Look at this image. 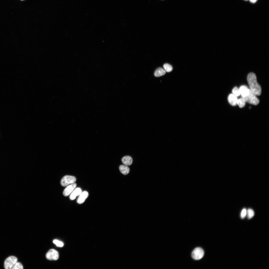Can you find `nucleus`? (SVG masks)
<instances>
[{"label": "nucleus", "instance_id": "obj_1", "mask_svg": "<svg viewBox=\"0 0 269 269\" xmlns=\"http://www.w3.org/2000/svg\"><path fill=\"white\" fill-rule=\"evenodd\" d=\"M239 89L242 97L246 102L255 105L259 103V99L246 86H241Z\"/></svg>", "mask_w": 269, "mask_h": 269}, {"label": "nucleus", "instance_id": "obj_2", "mask_svg": "<svg viewBox=\"0 0 269 269\" xmlns=\"http://www.w3.org/2000/svg\"><path fill=\"white\" fill-rule=\"evenodd\" d=\"M247 80L250 89L256 95H260L261 93V88L257 81L256 74L252 72L249 73L247 75Z\"/></svg>", "mask_w": 269, "mask_h": 269}, {"label": "nucleus", "instance_id": "obj_3", "mask_svg": "<svg viewBox=\"0 0 269 269\" xmlns=\"http://www.w3.org/2000/svg\"><path fill=\"white\" fill-rule=\"evenodd\" d=\"M17 259L14 256L7 258L4 262V267L6 269H10L17 262Z\"/></svg>", "mask_w": 269, "mask_h": 269}, {"label": "nucleus", "instance_id": "obj_4", "mask_svg": "<svg viewBox=\"0 0 269 269\" xmlns=\"http://www.w3.org/2000/svg\"><path fill=\"white\" fill-rule=\"evenodd\" d=\"M76 180L75 177L73 176L66 175L62 179L61 184L63 187L67 186L69 184L74 183Z\"/></svg>", "mask_w": 269, "mask_h": 269}, {"label": "nucleus", "instance_id": "obj_5", "mask_svg": "<svg viewBox=\"0 0 269 269\" xmlns=\"http://www.w3.org/2000/svg\"><path fill=\"white\" fill-rule=\"evenodd\" d=\"M204 252L201 248L197 247L195 248L192 253V258L195 260H199L201 259L203 256Z\"/></svg>", "mask_w": 269, "mask_h": 269}, {"label": "nucleus", "instance_id": "obj_6", "mask_svg": "<svg viewBox=\"0 0 269 269\" xmlns=\"http://www.w3.org/2000/svg\"><path fill=\"white\" fill-rule=\"evenodd\" d=\"M46 258L50 260H56L59 258L58 252L56 250L52 249H50L46 255Z\"/></svg>", "mask_w": 269, "mask_h": 269}, {"label": "nucleus", "instance_id": "obj_7", "mask_svg": "<svg viewBox=\"0 0 269 269\" xmlns=\"http://www.w3.org/2000/svg\"><path fill=\"white\" fill-rule=\"evenodd\" d=\"M76 186L75 183H73L68 186L64 190L63 195L65 196H67L69 195L73 191Z\"/></svg>", "mask_w": 269, "mask_h": 269}, {"label": "nucleus", "instance_id": "obj_8", "mask_svg": "<svg viewBox=\"0 0 269 269\" xmlns=\"http://www.w3.org/2000/svg\"><path fill=\"white\" fill-rule=\"evenodd\" d=\"M88 196V194L86 191H84L80 194L77 199V202L79 204L83 203Z\"/></svg>", "mask_w": 269, "mask_h": 269}, {"label": "nucleus", "instance_id": "obj_9", "mask_svg": "<svg viewBox=\"0 0 269 269\" xmlns=\"http://www.w3.org/2000/svg\"><path fill=\"white\" fill-rule=\"evenodd\" d=\"M237 97L232 94H230L228 97V102L230 105L233 106H235L237 104Z\"/></svg>", "mask_w": 269, "mask_h": 269}, {"label": "nucleus", "instance_id": "obj_10", "mask_svg": "<svg viewBox=\"0 0 269 269\" xmlns=\"http://www.w3.org/2000/svg\"><path fill=\"white\" fill-rule=\"evenodd\" d=\"M82 192L81 189L77 188L75 189L72 192L70 196V199L71 200H74L76 196L79 195Z\"/></svg>", "mask_w": 269, "mask_h": 269}, {"label": "nucleus", "instance_id": "obj_11", "mask_svg": "<svg viewBox=\"0 0 269 269\" xmlns=\"http://www.w3.org/2000/svg\"><path fill=\"white\" fill-rule=\"evenodd\" d=\"M122 161L124 165L129 166L132 164L133 162L132 158L129 156H124L122 159Z\"/></svg>", "mask_w": 269, "mask_h": 269}, {"label": "nucleus", "instance_id": "obj_12", "mask_svg": "<svg viewBox=\"0 0 269 269\" xmlns=\"http://www.w3.org/2000/svg\"><path fill=\"white\" fill-rule=\"evenodd\" d=\"M119 169L120 172L123 174L126 175L130 172V169L127 166L125 165H121L119 167Z\"/></svg>", "mask_w": 269, "mask_h": 269}, {"label": "nucleus", "instance_id": "obj_13", "mask_svg": "<svg viewBox=\"0 0 269 269\" xmlns=\"http://www.w3.org/2000/svg\"><path fill=\"white\" fill-rule=\"evenodd\" d=\"M166 71L164 69L162 68L159 67L155 70L154 75L155 77H158L164 75Z\"/></svg>", "mask_w": 269, "mask_h": 269}, {"label": "nucleus", "instance_id": "obj_14", "mask_svg": "<svg viewBox=\"0 0 269 269\" xmlns=\"http://www.w3.org/2000/svg\"><path fill=\"white\" fill-rule=\"evenodd\" d=\"M246 101L242 97L238 99L237 101V104L240 108L244 107L245 105Z\"/></svg>", "mask_w": 269, "mask_h": 269}, {"label": "nucleus", "instance_id": "obj_15", "mask_svg": "<svg viewBox=\"0 0 269 269\" xmlns=\"http://www.w3.org/2000/svg\"><path fill=\"white\" fill-rule=\"evenodd\" d=\"M163 67L165 71L167 72L171 71L173 69L172 66L170 64L167 63L164 64L163 65Z\"/></svg>", "mask_w": 269, "mask_h": 269}, {"label": "nucleus", "instance_id": "obj_16", "mask_svg": "<svg viewBox=\"0 0 269 269\" xmlns=\"http://www.w3.org/2000/svg\"><path fill=\"white\" fill-rule=\"evenodd\" d=\"M254 212L252 209L249 208L247 211L246 215L249 219L252 218L254 216Z\"/></svg>", "mask_w": 269, "mask_h": 269}, {"label": "nucleus", "instance_id": "obj_17", "mask_svg": "<svg viewBox=\"0 0 269 269\" xmlns=\"http://www.w3.org/2000/svg\"><path fill=\"white\" fill-rule=\"evenodd\" d=\"M232 93L237 97L239 96L240 94L239 89L237 87H235L232 90Z\"/></svg>", "mask_w": 269, "mask_h": 269}, {"label": "nucleus", "instance_id": "obj_18", "mask_svg": "<svg viewBox=\"0 0 269 269\" xmlns=\"http://www.w3.org/2000/svg\"><path fill=\"white\" fill-rule=\"evenodd\" d=\"M23 266L22 264L19 262H17L11 268L12 269H23Z\"/></svg>", "mask_w": 269, "mask_h": 269}, {"label": "nucleus", "instance_id": "obj_19", "mask_svg": "<svg viewBox=\"0 0 269 269\" xmlns=\"http://www.w3.org/2000/svg\"><path fill=\"white\" fill-rule=\"evenodd\" d=\"M53 242L57 246L62 247L64 245V244L62 242L57 240H54L53 241Z\"/></svg>", "mask_w": 269, "mask_h": 269}, {"label": "nucleus", "instance_id": "obj_20", "mask_svg": "<svg viewBox=\"0 0 269 269\" xmlns=\"http://www.w3.org/2000/svg\"><path fill=\"white\" fill-rule=\"evenodd\" d=\"M247 214V210L245 208H243L242 210L241 214L240 216L241 218L242 219L244 218L246 216Z\"/></svg>", "mask_w": 269, "mask_h": 269}, {"label": "nucleus", "instance_id": "obj_21", "mask_svg": "<svg viewBox=\"0 0 269 269\" xmlns=\"http://www.w3.org/2000/svg\"><path fill=\"white\" fill-rule=\"evenodd\" d=\"M257 0H250V1L251 2L254 3Z\"/></svg>", "mask_w": 269, "mask_h": 269}, {"label": "nucleus", "instance_id": "obj_22", "mask_svg": "<svg viewBox=\"0 0 269 269\" xmlns=\"http://www.w3.org/2000/svg\"><path fill=\"white\" fill-rule=\"evenodd\" d=\"M251 107H249V108L250 109H251Z\"/></svg>", "mask_w": 269, "mask_h": 269}, {"label": "nucleus", "instance_id": "obj_23", "mask_svg": "<svg viewBox=\"0 0 269 269\" xmlns=\"http://www.w3.org/2000/svg\"></svg>", "mask_w": 269, "mask_h": 269}]
</instances>
